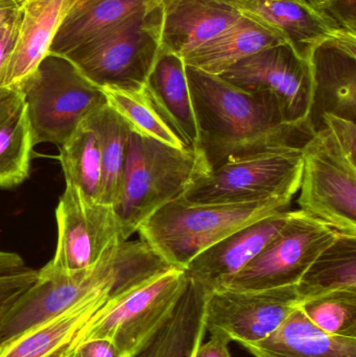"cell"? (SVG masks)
<instances>
[{
	"label": "cell",
	"instance_id": "1",
	"mask_svg": "<svg viewBox=\"0 0 356 357\" xmlns=\"http://www.w3.org/2000/svg\"><path fill=\"white\" fill-rule=\"evenodd\" d=\"M198 127L196 150L209 169L231 159L302 149L313 137L309 123H291L271 91H245L219 75L186 66Z\"/></svg>",
	"mask_w": 356,
	"mask_h": 357
},
{
	"label": "cell",
	"instance_id": "2",
	"mask_svg": "<svg viewBox=\"0 0 356 357\" xmlns=\"http://www.w3.org/2000/svg\"><path fill=\"white\" fill-rule=\"evenodd\" d=\"M171 268L144 241L118 237L90 270L71 276L38 277L0 319V347L86 298L102 293L123 297Z\"/></svg>",
	"mask_w": 356,
	"mask_h": 357
},
{
	"label": "cell",
	"instance_id": "3",
	"mask_svg": "<svg viewBox=\"0 0 356 357\" xmlns=\"http://www.w3.org/2000/svg\"><path fill=\"white\" fill-rule=\"evenodd\" d=\"M291 197L246 204H196L180 197L150 214L138 228L140 241L164 261L184 270L199 254L234 231L279 212Z\"/></svg>",
	"mask_w": 356,
	"mask_h": 357
},
{
	"label": "cell",
	"instance_id": "4",
	"mask_svg": "<svg viewBox=\"0 0 356 357\" xmlns=\"http://www.w3.org/2000/svg\"><path fill=\"white\" fill-rule=\"evenodd\" d=\"M210 171L194 148L176 149L131 132L123 183L114 211L123 241L159 208L185 193Z\"/></svg>",
	"mask_w": 356,
	"mask_h": 357
},
{
	"label": "cell",
	"instance_id": "5",
	"mask_svg": "<svg viewBox=\"0 0 356 357\" xmlns=\"http://www.w3.org/2000/svg\"><path fill=\"white\" fill-rule=\"evenodd\" d=\"M159 0L65 54L100 88L141 90L161 50Z\"/></svg>",
	"mask_w": 356,
	"mask_h": 357
},
{
	"label": "cell",
	"instance_id": "6",
	"mask_svg": "<svg viewBox=\"0 0 356 357\" xmlns=\"http://www.w3.org/2000/svg\"><path fill=\"white\" fill-rule=\"evenodd\" d=\"M16 87L26 106L33 146H62L86 119L108 105L102 88L66 56L50 52Z\"/></svg>",
	"mask_w": 356,
	"mask_h": 357
},
{
	"label": "cell",
	"instance_id": "7",
	"mask_svg": "<svg viewBox=\"0 0 356 357\" xmlns=\"http://www.w3.org/2000/svg\"><path fill=\"white\" fill-rule=\"evenodd\" d=\"M187 283L184 270L173 268L110 302L79 329L69 351L84 342L106 339L121 357L133 356L171 316Z\"/></svg>",
	"mask_w": 356,
	"mask_h": 357
},
{
	"label": "cell",
	"instance_id": "8",
	"mask_svg": "<svg viewBox=\"0 0 356 357\" xmlns=\"http://www.w3.org/2000/svg\"><path fill=\"white\" fill-rule=\"evenodd\" d=\"M301 149L231 159L196 178L181 195L196 204H246L291 197L300 188Z\"/></svg>",
	"mask_w": 356,
	"mask_h": 357
},
{
	"label": "cell",
	"instance_id": "9",
	"mask_svg": "<svg viewBox=\"0 0 356 357\" xmlns=\"http://www.w3.org/2000/svg\"><path fill=\"white\" fill-rule=\"evenodd\" d=\"M301 153V211L336 232L356 236V165L326 129L316 132Z\"/></svg>",
	"mask_w": 356,
	"mask_h": 357
},
{
	"label": "cell",
	"instance_id": "10",
	"mask_svg": "<svg viewBox=\"0 0 356 357\" xmlns=\"http://www.w3.org/2000/svg\"><path fill=\"white\" fill-rule=\"evenodd\" d=\"M338 232L301 210L291 211L275 238L219 289L261 291L296 285L316 258L336 241Z\"/></svg>",
	"mask_w": 356,
	"mask_h": 357
},
{
	"label": "cell",
	"instance_id": "11",
	"mask_svg": "<svg viewBox=\"0 0 356 357\" xmlns=\"http://www.w3.org/2000/svg\"><path fill=\"white\" fill-rule=\"evenodd\" d=\"M56 218V252L54 258L38 271L39 278L71 276L90 270L113 241L121 237L113 206L88 199L69 183L59 199Z\"/></svg>",
	"mask_w": 356,
	"mask_h": 357
},
{
	"label": "cell",
	"instance_id": "12",
	"mask_svg": "<svg viewBox=\"0 0 356 357\" xmlns=\"http://www.w3.org/2000/svg\"><path fill=\"white\" fill-rule=\"evenodd\" d=\"M300 305L296 285L261 291L215 289L207 296L205 329L242 345L256 343Z\"/></svg>",
	"mask_w": 356,
	"mask_h": 357
},
{
	"label": "cell",
	"instance_id": "13",
	"mask_svg": "<svg viewBox=\"0 0 356 357\" xmlns=\"http://www.w3.org/2000/svg\"><path fill=\"white\" fill-rule=\"evenodd\" d=\"M219 77L245 91H271L288 121L309 123L313 79L309 61L288 44L265 48L240 61Z\"/></svg>",
	"mask_w": 356,
	"mask_h": 357
},
{
	"label": "cell",
	"instance_id": "14",
	"mask_svg": "<svg viewBox=\"0 0 356 357\" xmlns=\"http://www.w3.org/2000/svg\"><path fill=\"white\" fill-rule=\"evenodd\" d=\"M307 61L313 79L309 123L314 132L322 117L336 115L356 121V35L330 38L309 50Z\"/></svg>",
	"mask_w": 356,
	"mask_h": 357
},
{
	"label": "cell",
	"instance_id": "15",
	"mask_svg": "<svg viewBox=\"0 0 356 357\" xmlns=\"http://www.w3.org/2000/svg\"><path fill=\"white\" fill-rule=\"evenodd\" d=\"M242 16L271 29L284 43L307 59L316 44L356 35L343 29L323 8L305 0H227Z\"/></svg>",
	"mask_w": 356,
	"mask_h": 357
},
{
	"label": "cell",
	"instance_id": "16",
	"mask_svg": "<svg viewBox=\"0 0 356 357\" xmlns=\"http://www.w3.org/2000/svg\"><path fill=\"white\" fill-rule=\"evenodd\" d=\"M290 215L291 211L279 212L234 231L196 256L184 268L186 276L207 291L219 289L275 238Z\"/></svg>",
	"mask_w": 356,
	"mask_h": 357
},
{
	"label": "cell",
	"instance_id": "17",
	"mask_svg": "<svg viewBox=\"0 0 356 357\" xmlns=\"http://www.w3.org/2000/svg\"><path fill=\"white\" fill-rule=\"evenodd\" d=\"M161 50L184 56L242 17L227 0H159Z\"/></svg>",
	"mask_w": 356,
	"mask_h": 357
},
{
	"label": "cell",
	"instance_id": "18",
	"mask_svg": "<svg viewBox=\"0 0 356 357\" xmlns=\"http://www.w3.org/2000/svg\"><path fill=\"white\" fill-rule=\"evenodd\" d=\"M75 0H24L18 33L8 59L3 87H16L35 71L49 54L69 8Z\"/></svg>",
	"mask_w": 356,
	"mask_h": 357
},
{
	"label": "cell",
	"instance_id": "19",
	"mask_svg": "<svg viewBox=\"0 0 356 357\" xmlns=\"http://www.w3.org/2000/svg\"><path fill=\"white\" fill-rule=\"evenodd\" d=\"M144 89L163 121L186 148L196 149L198 127L183 58L160 50Z\"/></svg>",
	"mask_w": 356,
	"mask_h": 357
},
{
	"label": "cell",
	"instance_id": "20",
	"mask_svg": "<svg viewBox=\"0 0 356 357\" xmlns=\"http://www.w3.org/2000/svg\"><path fill=\"white\" fill-rule=\"evenodd\" d=\"M242 346L255 357H356V339L328 335L300 306L269 337Z\"/></svg>",
	"mask_w": 356,
	"mask_h": 357
},
{
	"label": "cell",
	"instance_id": "21",
	"mask_svg": "<svg viewBox=\"0 0 356 357\" xmlns=\"http://www.w3.org/2000/svg\"><path fill=\"white\" fill-rule=\"evenodd\" d=\"M208 293L202 284L188 279L171 316L132 357H194L206 333Z\"/></svg>",
	"mask_w": 356,
	"mask_h": 357
},
{
	"label": "cell",
	"instance_id": "22",
	"mask_svg": "<svg viewBox=\"0 0 356 357\" xmlns=\"http://www.w3.org/2000/svg\"><path fill=\"white\" fill-rule=\"evenodd\" d=\"M118 299L110 293L86 298L1 346L0 357H54L70 345L79 329L100 308Z\"/></svg>",
	"mask_w": 356,
	"mask_h": 357
},
{
	"label": "cell",
	"instance_id": "23",
	"mask_svg": "<svg viewBox=\"0 0 356 357\" xmlns=\"http://www.w3.org/2000/svg\"><path fill=\"white\" fill-rule=\"evenodd\" d=\"M279 44L286 43L271 29L242 15L231 26L186 54L183 60L186 66L221 75L240 61Z\"/></svg>",
	"mask_w": 356,
	"mask_h": 357
},
{
	"label": "cell",
	"instance_id": "24",
	"mask_svg": "<svg viewBox=\"0 0 356 357\" xmlns=\"http://www.w3.org/2000/svg\"><path fill=\"white\" fill-rule=\"evenodd\" d=\"M33 142L26 106L17 87L0 89V188L29 177Z\"/></svg>",
	"mask_w": 356,
	"mask_h": 357
},
{
	"label": "cell",
	"instance_id": "25",
	"mask_svg": "<svg viewBox=\"0 0 356 357\" xmlns=\"http://www.w3.org/2000/svg\"><path fill=\"white\" fill-rule=\"evenodd\" d=\"M156 0H75L59 26L50 54H65Z\"/></svg>",
	"mask_w": 356,
	"mask_h": 357
},
{
	"label": "cell",
	"instance_id": "26",
	"mask_svg": "<svg viewBox=\"0 0 356 357\" xmlns=\"http://www.w3.org/2000/svg\"><path fill=\"white\" fill-rule=\"evenodd\" d=\"M301 303L339 291L356 289V236L336 235L296 284Z\"/></svg>",
	"mask_w": 356,
	"mask_h": 357
},
{
	"label": "cell",
	"instance_id": "27",
	"mask_svg": "<svg viewBox=\"0 0 356 357\" xmlns=\"http://www.w3.org/2000/svg\"><path fill=\"white\" fill-rule=\"evenodd\" d=\"M86 121L93 128L100 142L102 167L100 202L114 207L121 193L131 129L109 105Z\"/></svg>",
	"mask_w": 356,
	"mask_h": 357
},
{
	"label": "cell",
	"instance_id": "28",
	"mask_svg": "<svg viewBox=\"0 0 356 357\" xmlns=\"http://www.w3.org/2000/svg\"><path fill=\"white\" fill-rule=\"evenodd\" d=\"M59 159L66 183L75 185L88 199L100 202L102 167L100 142L87 121L60 146Z\"/></svg>",
	"mask_w": 356,
	"mask_h": 357
},
{
	"label": "cell",
	"instance_id": "29",
	"mask_svg": "<svg viewBox=\"0 0 356 357\" xmlns=\"http://www.w3.org/2000/svg\"><path fill=\"white\" fill-rule=\"evenodd\" d=\"M102 90L109 106L125 119L131 132L173 148H186L179 136L163 121L144 88L141 90L102 88Z\"/></svg>",
	"mask_w": 356,
	"mask_h": 357
},
{
	"label": "cell",
	"instance_id": "30",
	"mask_svg": "<svg viewBox=\"0 0 356 357\" xmlns=\"http://www.w3.org/2000/svg\"><path fill=\"white\" fill-rule=\"evenodd\" d=\"M300 308L328 335L356 339V289H339L307 300Z\"/></svg>",
	"mask_w": 356,
	"mask_h": 357
},
{
	"label": "cell",
	"instance_id": "31",
	"mask_svg": "<svg viewBox=\"0 0 356 357\" xmlns=\"http://www.w3.org/2000/svg\"><path fill=\"white\" fill-rule=\"evenodd\" d=\"M38 280V271L20 255L0 251V319Z\"/></svg>",
	"mask_w": 356,
	"mask_h": 357
},
{
	"label": "cell",
	"instance_id": "32",
	"mask_svg": "<svg viewBox=\"0 0 356 357\" xmlns=\"http://www.w3.org/2000/svg\"><path fill=\"white\" fill-rule=\"evenodd\" d=\"M322 127L327 130L334 144L344 153L345 156L356 165L355 121L336 115L325 114L322 117Z\"/></svg>",
	"mask_w": 356,
	"mask_h": 357
},
{
	"label": "cell",
	"instance_id": "33",
	"mask_svg": "<svg viewBox=\"0 0 356 357\" xmlns=\"http://www.w3.org/2000/svg\"><path fill=\"white\" fill-rule=\"evenodd\" d=\"M21 10H22V6L13 15L12 18L0 29V89L3 88L8 59L12 54L15 42H16L21 19Z\"/></svg>",
	"mask_w": 356,
	"mask_h": 357
},
{
	"label": "cell",
	"instance_id": "34",
	"mask_svg": "<svg viewBox=\"0 0 356 357\" xmlns=\"http://www.w3.org/2000/svg\"><path fill=\"white\" fill-rule=\"evenodd\" d=\"M66 357H121L116 346L106 339L90 340L75 346Z\"/></svg>",
	"mask_w": 356,
	"mask_h": 357
},
{
	"label": "cell",
	"instance_id": "35",
	"mask_svg": "<svg viewBox=\"0 0 356 357\" xmlns=\"http://www.w3.org/2000/svg\"><path fill=\"white\" fill-rule=\"evenodd\" d=\"M356 0H330L324 10L328 13L343 29L356 33Z\"/></svg>",
	"mask_w": 356,
	"mask_h": 357
},
{
	"label": "cell",
	"instance_id": "36",
	"mask_svg": "<svg viewBox=\"0 0 356 357\" xmlns=\"http://www.w3.org/2000/svg\"><path fill=\"white\" fill-rule=\"evenodd\" d=\"M230 342L225 335H211V339L205 345L201 344L194 357H231L228 348Z\"/></svg>",
	"mask_w": 356,
	"mask_h": 357
},
{
	"label": "cell",
	"instance_id": "37",
	"mask_svg": "<svg viewBox=\"0 0 356 357\" xmlns=\"http://www.w3.org/2000/svg\"><path fill=\"white\" fill-rule=\"evenodd\" d=\"M24 0H0V29L21 8Z\"/></svg>",
	"mask_w": 356,
	"mask_h": 357
},
{
	"label": "cell",
	"instance_id": "38",
	"mask_svg": "<svg viewBox=\"0 0 356 357\" xmlns=\"http://www.w3.org/2000/svg\"><path fill=\"white\" fill-rule=\"evenodd\" d=\"M305 1L309 2V3L314 4V6H318V8H325V6L330 3V0H305Z\"/></svg>",
	"mask_w": 356,
	"mask_h": 357
},
{
	"label": "cell",
	"instance_id": "39",
	"mask_svg": "<svg viewBox=\"0 0 356 357\" xmlns=\"http://www.w3.org/2000/svg\"><path fill=\"white\" fill-rule=\"evenodd\" d=\"M68 352V346H67V347L63 348L62 350H60L58 354H54V357H66Z\"/></svg>",
	"mask_w": 356,
	"mask_h": 357
}]
</instances>
